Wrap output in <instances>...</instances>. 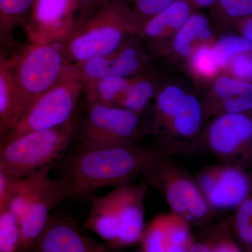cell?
Returning a JSON list of instances; mask_svg holds the SVG:
<instances>
[{
	"mask_svg": "<svg viewBox=\"0 0 252 252\" xmlns=\"http://www.w3.org/2000/svg\"><path fill=\"white\" fill-rule=\"evenodd\" d=\"M76 143L59 163L58 179L67 187L71 198H88L104 187L132 183L156 159L166 154L140 143L112 148Z\"/></svg>",
	"mask_w": 252,
	"mask_h": 252,
	"instance_id": "obj_1",
	"label": "cell"
},
{
	"mask_svg": "<svg viewBox=\"0 0 252 252\" xmlns=\"http://www.w3.org/2000/svg\"><path fill=\"white\" fill-rule=\"evenodd\" d=\"M136 32L131 0H109L63 42L69 59L78 64L110 54Z\"/></svg>",
	"mask_w": 252,
	"mask_h": 252,
	"instance_id": "obj_2",
	"label": "cell"
},
{
	"mask_svg": "<svg viewBox=\"0 0 252 252\" xmlns=\"http://www.w3.org/2000/svg\"><path fill=\"white\" fill-rule=\"evenodd\" d=\"M10 64L17 85L22 115L41 94L61 81L75 77L74 63L63 41L28 42L14 54Z\"/></svg>",
	"mask_w": 252,
	"mask_h": 252,
	"instance_id": "obj_3",
	"label": "cell"
},
{
	"mask_svg": "<svg viewBox=\"0 0 252 252\" xmlns=\"http://www.w3.org/2000/svg\"><path fill=\"white\" fill-rule=\"evenodd\" d=\"M79 117L65 125L6 137L0 149V167L19 178L61 161L70 147Z\"/></svg>",
	"mask_w": 252,
	"mask_h": 252,
	"instance_id": "obj_4",
	"label": "cell"
},
{
	"mask_svg": "<svg viewBox=\"0 0 252 252\" xmlns=\"http://www.w3.org/2000/svg\"><path fill=\"white\" fill-rule=\"evenodd\" d=\"M144 185L157 190L163 197L170 212L200 227L211 223L218 214L207 203L194 177L172 159L160 156L142 174Z\"/></svg>",
	"mask_w": 252,
	"mask_h": 252,
	"instance_id": "obj_5",
	"label": "cell"
},
{
	"mask_svg": "<svg viewBox=\"0 0 252 252\" xmlns=\"http://www.w3.org/2000/svg\"><path fill=\"white\" fill-rule=\"evenodd\" d=\"M142 117L124 107L86 104L74 131L76 142L99 148L127 147L147 137Z\"/></svg>",
	"mask_w": 252,
	"mask_h": 252,
	"instance_id": "obj_6",
	"label": "cell"
},
{
	"mask_svg": "<svg viewBox=\"0 0 252 252\" xmlns=\"http://www.w3.org/2000/svg\"><path fill=\"white\" fill-rule=\"evenodd\" d=\"M198 147L220 163L252 171V111L207 119L200 130Z\"/></svg>",
	"mask_w": 252,
	"mask_h": 252,
	"instance_id": "obj_7",
	"label": "cell"
},
{
	"mask_svg": "<svg viewBox=\"0 0 252 252\" xmlns=\"http://www.w3.org/2000/svg\"><path fill=\"white\" fill-rule=\"evenodd\" d=\"M84 93V83L68 78L38 97L25 111L9 131L13 137L31 131L54 128L75 120L78 102Z\"/></svg>",
	"mask_w": 252,
	"mask_h": 252,
	"instance_id": "obj_8",
	"label": "cell"
},
{
	"mask_svg": "<svg viewBox=\"0 0 252 252\" xmlns=\"http://www.w3.org/2000/svg\"><path fill=\"white\" fill-rule=\"evenodd\" d=\"M200 192L217 214L235 210L252 193V174L220 163L204 167L194 177Z\"/></svg>",
	"mask_w": 252,
	"mask_h": 252,
	"instance_id": "obj_9",
	"label": "cell"
},
{
	"mask_svg": "<svg viewBox=\"0 0 252 252\" xmlns=\"http://www.w3.org/2000/svg\"><path fill=\"white\" fill-rule=\"evenodd\" d=\"M154 59L136 34L110 54L74 63V75L83 83L105 77L131 78L154 67Z\"/></svg>",
	"mask_w": 252,
	"mask_h": 252,
	"instance_id": "obj_10",
	"label": "cell"
},
{
	"mask_svg": "<svg viewBox=\"0 0 252 252\" xmlns=\"http://www.w3.org/2000/svg\"><path fill=\"white\" fill-rule=\"evenodd\" d=\"M203 124V109L193 87L161 134L154 139V147L171 157L195 153L199 150V135Z\"/></svg>",
	"mask_w": 252,
	"mask_h": 252,
	"instance_id": "obj_11",
	"label": "cell"
},
{
	"mask_svg": "<svg viewBox=\"0 0 252 252\" xmlns=\"http://www.w3.org/2000/svg\"><path fill=\"white\" fill-rule=\"evenodd\" d=\"M79 0H34L25 26L28 42L63 41L75 29Z\"/></svg>",
	"mask_w": 252,
	"mask_h": 252,
	"instance_id": "obj_12",
	"label": "cell"
},
{
	"mask_svg": "<svg viewBox=\"0 0 252 252\" xmlns=\"http://www.w3.org/2000/svg\"><path fill=\"white\" fill-rule=\"evenodd\" d=\"M204 122L210 118L252 111V83L235 79L222 72L197 90Z\"/></svg>",
	"mask_w": 252,
	"mask_h": 252,
	"instance_id": "obj_13",
	"label": "cell"
},
{
	"mask_svg": "<svg viewBox=\"0 0 252 252\" xmlns=\"http://www.w3.org/2000/svg\"><path fill=\"white\" fill-rule=\"evenodd\" d=\"M107 244L83 234L72 217L50 215L44 228L33 245L36 252H104L111 250Z\"/></svg>",
	"mask_w": 252,
	"mask_h": 252,
	"instance_id": "obj_14",
	"label": "cell"
},
{
	"mask_svg": "<svg viewBox=\"0 0 252 252\" xmlns=\"http://www.w3.org/2000/svg\"><path fill=\"white\" fill-rule=\"evenodd\" d=\"M189 0H176L168 7L154 15L140 26L136 35L153 59H162L174 35L194 11Z\"/></svg>",
	"mask_w": 252,
	"mask_h": 252,
	"instance_id": "obj_15",
	"label": "cell"
},
{
	"mask_svg": "<svg viewBox=\"0 0 252 252\" xmlns=\"http://www.w3.org/2000/svg\"><path fill=\"white\" fill-rule=\"evenodd\" d=\"M70 198L67 187L59 179L46 177L36 189L26 215L21 220L20 251H31L44 228L50 212L65 199Z\"/></svg>",
	"mask_w": 252,
	"mask_h": 252,
	"instance_id": "obj_16",
	"label": "cell"
},
{
	"mask_svg": "<svg viewBox=\"0 0 252 252\" xmlns=\"http://www.w3.org/2000/svg\"><path fill=\"white\" fill-rule=\"evenodd\" d=\"M112 191L119 220L117 249L133 246L140 243L146 227L144 200L149 193L148 187L130 183Z\"/></svg>",
	"mask_w": 252,
	"mask_h": 252,
	"instance_id": "obj_17",
	"label": "cell"
},
{
	"mask_svg": "<svg viewBox=\"0 0 252 252\" xmlns=\"http://www.w3.org/2000/svg\"><path fill=\"white\" fill-rule=\"evenodd\" d=\"M191 89L180 79H172L169 76L166 78L142 116L147 136H152L155 139L161 134Z\"/></svg>",
	"mask_w": 252,
	"mask_h": 252,
	"instance_id": "obj_18",
	"label": "cell"
},
{
	"mask_svg": "<svg viewBox=\"0 0 252 252\" xmlns=\"http://www.w3.org/2000/svg\"><path fill=\"white\" fill-rule=\"evenodd\" d=\"M216 32L210 18L199 11H194L176 32L162 59L183 68L195 50L216 39Z\"/></svg>",
	"mask_w": 252,
	"mask_h": 252,
	"instance_id": "obj_19",
	"label": "cell"
},
{
	"mask_svg": "<svg viewBox=\"0 0 252 252\" xmlns=\"http://www.w3.org/2000/svg\"><path fill=\"white\" fill-rule=\"evenodd\" d=\"M168 75L156 66L131 77L119 107L135 112L142 117Z\"/></svg>",
	"mask_w": 252,
	"mask_h": 252,
	"instance_id": "obj_20",
	"label": "cell"
},
{
	"mask_svg": "<svg viewBox=\"0 0 252 252\" xmlns=\"http://www.w3.org/2000/svg\"><path fill=\"white\" fill-rule=\"evenodd\" d=\"M84 225L111 248L117 249L119 220L113 191L104 196L93 197L91 211Z\"/></svg>",
	"mask_w": 252,
	"mask_h": 252,
	"instance_id": "obj_21",
	"label": "cell"
},
{
	"mask_svg": "<svg viewBox=\"0 0 252 252\" xmlns=\"http://www.w3.org/2000/svg\"><path fill=\"white\" fill-rule=\"evenodd\" d=\"M52 167H46L26 177L10 180L6 196V207L17 217L20 222L27 212L36 189L49 175Z\"/></svg>",
	"mask_w": 252,
	"mask_h": 252,
	"instance_id": "obj_22",
	"label": "cell"
},
{
	"mask_svg": "<svg viewBox=\"0 0 252 252\" xmlns=\"http://www.w3.org/2000/svg\"><path fill=\"white\" fill-rule=\"evenodd\" d=\"M190 252H243L237 243L230 226V217L216 224L200 227Z\"/></svg>",
	"mask_w": 252,
	"mask_h": 252,
	"instance_id": "obj_23",
	"label": "cell"
},
{
	"mask_svg": "<svg viewBox=\"0 0 252 252\" xmlns=\"http://www.w3.org/2000/svg\"><path fill=\"white\" fill-rule=\"evenodd\" d=\"M21 115L19 94L9 61L0 68V125L9 131Z\"/></svg>",
	"mask_w": 252,
	"mask_h": 252,
	"instance_id": "obj_24",
	"label": "cell"
},
{
	"mask_svg": "<svg viewBox=\"0 0 252 252\" xmlns=\"http://www.w3.org/2000/svg\"><path fill=\"white\" fill-rule=\"evenodd\" d=\"M130 78L105 77L84 84L86 104H99L119 107Z\"/></svg>",
	"mask_w": 252,
	"mask_h": 252,
	"instance_id": "obj_25",
	"label": "cell"
},
{
	"mask_svg": "<svg viewBox=\"0 0 252 252\" xmlns=\"http://www.w3.org/2000/svg\"><path fill=\"white\" fill-rule=\"evenodd\" d=\"M212 42L200 46L195 50L183 67L193 81L194 87L196 91L222 73L212 49Z\"/></svg>",
	"mask_w": 252,
	"mask_h": 252,
	"instance_id": "obj_26",
	"label": "cell"
},
{
	"mask_svg": "<svg viewBox=\"0 0 252 252\" xmlns=\"http://www.w3.org/2000/svg\"><path fill=\"white\" fill-rule=\"evenodd\" d=\"M210 9L216 31H224L240 20L252 16V0H217Z\"/></svg>",
	"mask_w": 252,
	"mask_h": 252,
	"instance_id": "obj_27",
	"label": "cell"
},
{
	"mask_svg": "<svg viewBox=\"0 0 252 252\" xmlns=\"http://www.w3.org/2000/svg\"><path fill=\"white\" fill-rule=\"evenodd\" d=\"M34 0H0V30L14 43V30L26 26Z\"/></svg>",
	"mask_w": 252,
	"mask_h": 252,
	"instance_id": "obj_28",
	"label": "cell"
},
{
	"mask_svg": "<svg viewBox=\"0 0 252 252\" xmlns=\"http://www.w3.org/2000/svg\"><path fill=\"white\" fill-rule=\"evenodd\" d=\"M167 252H190L195 243L191 224L183 217L167 213Z\"/></svg>",
	"mask_w": 252,
	"mask_h": 252,
	"instance_id": "obj_29",
	"label": "cell"
},
{
	"mask_svg": "<svg viewBox=\"0 0 252 252\" xmlns=\"http://www.w3.org/2000/svg\"><path fill=\"white\" fill-rule=\"evenodd\" d=\"M230 226L237 243L243 252H252V193L235 209Z\"/></svg>",
	"mask_w": 252,
	"mask_h": 252,
	"instance_id": "obj_30",
	"label": "cell"
},
{
	"mask_svg": "<svg viewBox=\"0 0 252 252\" xmlns=\"http://www.w3.org/2000/svg\"><path fill=\"white\" fill-rule=\"evenodd\" d=\"M212 47L223 72L232 58L240 53L252 51V44L240 34H223L217 36Z\"/></svg>",
	"mask_w": 252,
	"mask_h": 252,
	"instance_id": "obj_31",
	"label": "cell"
},
{
	"mask_svg": "<svg viewBox=\"0 0 252 252\" xmlns=\"http://www.w3.org/2000/svg\"><path fill=\"white\" fill-rule=\"evenodd\" d=\"M166 223L167 213H162L146 224L139 243L140 252H167Z\"/></svg>",
	"mask_w": 252,
	"mask_h": 252,
	"instance_id": "obj_32",
	"label": "cell"
},
{
	"mask_svg": "<svg viewBox=\"0 0 252 252\" xmlns=\"http://www.w3.org/2000/svg\"><path fill=\"white\" fill-rule=\"evenodd\" d=\"M21 222L6 207L0 212V252L21 250Z\"/></svg>",
	"mask_w": 252,
	"mask_h": 252,
	"instance_id": "obj_33",
	"label": "cell"
},
{
	"mask_svg": "<svg viewBox=\"0 0 252 252\" xmlns=\"http://www.w3.org/2000/svg\"><path fill=\"white\" fill-rule=\"evenodd\" d=\"M175 1L176 0H131L137 31L149 18L168 7Z\"/></svg>",
	"mask_w": 252,
	"mask_h": 252,
	"instance_id": "obj_34",
	"label": "cell"
},
{
	"mask_svg": "<svg viewBox=\"0 0 252 252\" xmlns=\"http://www.w3.org/2000/svg\"><path fill=\"white\" fill-rule=\"evenodd\" d=\"M223 72L239 80L252 83V50L232 58Z\"/></svg>",
	"mask_w": 252,
	"mask_h": 252,
	"instance_id": "obj_35",
	"label": "cell"
},
{
	"mask_svg": "<svg viewBox=\"0 0 252 252\" xmlns=\"http://www.w3.org/2000/svg\"><path fill=\"white\" fill-rule=\"evenodd\" d=\"M108 1L109 0H79V9L75 28L82 24L91 15L94 14Z\"/></svg>",
	"mask_w": 252,
	"mask_h": 252,
	"instance_id": "obj_36",
	"label": "cell"
},
{
	"mask_svg": "<svg viewBox=\"0 0 252 252\" xmlns=\"http://www.w3.org/2000/svg\"><path fill=\"white\" fill-rule=\"evenodd\" d=\"M13 44L0 30V68L9 62L14 56L10 52Z\"/></svg>",
	"mask_w": 252,
	"mask_h": 252,
	"instance_id": "obj_37",
	"label": "cell"
},
{
	"mask_svg": "<svg viewBox=\"0 0 252 252\" xmlns=\"http://www.w3.org/2000/svg\"><path fill=\"white\" fill-rule=\"evenodd\" d=\"M238 32L239 34L252 44V15L240 20L233 26Z\"/></svg>",
	"mask_w": 252,
	"mask_h": 252,
	"instance_id": "obj_38",
	"label": "cell"
},
{
	"mask_svg": "<svg viewBox=\"0 0 252 252\" xmlns=\"http://www.w3.org/2000/svg\"><path fill=\"white\" fill-rule=\"evenodd\" d=\"M10 177L0 167V212L6 207V196L9 187Z\"/></svg>",
	"mask_w": 252,
	"mask_h": 252,
	"instance_id": "obj_39",
	"label": "cell"
},
{
	"mask_svg": "<svg viewBox=\"0 0 252 252\" xmlns=\"http://www.w3.org/2000/svg\"><path fill=\"white\" fill-rule=\"evenodd\" d=\"M195 9H210L216 4L217 0H189Z\"/></svg>",
	"mask_w": 252,
	"mask_h": 252,
	"instance_id": "obj_40",
	"label": "cell"
},
{
	"mask_svg": "<svg viewBox=\"0 0 252 252\" xmlns=\"http://www.w3.org/2000/svg\"><path fill=\"white\" fill-rule=\"evenodd\" d=\"M8 132H9V129L0 125V149L7 137Z\"/></svg>",
	"mask_w": 252,
	"mask_h": 252,
	"instance_id": "obj_41",
	"label": "cell"
}]
</instances>
